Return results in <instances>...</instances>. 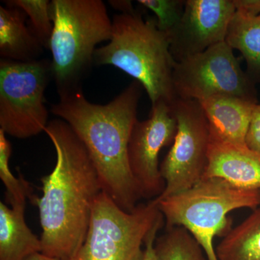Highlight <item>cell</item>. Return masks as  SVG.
Segmentation results:
<instances>
[{
  "instance_id": "cell-6",
  "label": "cell",
  "mask_w": 260,
  "mask_h": 260,
  "mask_svg": "<svg viewBox=\"0 0 260 260\" xmlns=\"http://www.w3.org/2000/svg\"><path fill=\"white\" fill-rule=\"evenodd\" d=\"M162 218L154 200L127 212L102 191L94 202L85 241L70 260H139L149 233Z\"/></svg>"
},
{
  "instance_id": "cell-12",
  "label": "cell",
  "mask_w": 260,
  "mask_h": 260,
  "mask_svg": "<svg viewBox=\"0 0 260 260\" xmlns=\"http://www.w3.org/2000/svg\"><path fill=\"white\" fill-rule=\"evenodd\" d=\"M217 177L246 189H260V154L212 139L204 178Z\"/></svg>"
},
{
  "instance_id": "cell-8",
  "label": "cell",
  "mask_w": 260,
  "mask_h": 260,
  "mask_svg": "<svg viewBox=\"0 0 260 260\" xmlns=\"http://www.w3.org/2000/svg\"><path fill=\"white\" fill-rule=\"evenodd\" d=\"M233 50L224 42L177 62L173 74L177 96L200 102L230 95L257 104L256 83L241 68Z\"/></svg>"
},
{
  "instance_id": "cell-16",
  "label": "cell",
  "mask_w": 260,
  "mask_h": 260,
  "mask_svg": "<svg viewBox=\"0 0 260 260\" xmlns=\"http://www.w3.org/2000/svg\"><path fill=\"white\" fill-rule=\"evenodd\" d=\"M225 42L242 53L246 73L254 83L260 82V15L237 11L228 27Z\"/></svg>"
},
{
  "instance_id": "cell-17",
  "label": "cell",
  "mask_w": 260,
  "mask_h": 260,
  "mask_svg": "<svg viewBox=\"0 0 260 260\" xmlns=\"http://www.w3.org/2000/svg\"><path fill=\"white\" fill-rule=\"evenodd\" d=\"M215 251L218 260H260V207L231 229Z\"/></svg>"
},
{
  "instance_id": "cell-24",
  "label": "cell",
  "mask_w": 260,
  "mask_h": 260,
  "mask_svg": "<svg viewBox=\"0 0 260 260\" xmlns=\"http://www.w3.org/2000/svg\"><path fill=\"white\" fill-rule=\"evenodd\" d=\"M237 11L248 15H260V0H233Z\"/></svg>"
},
{
  "instance_id": "cell-10",
  "label": "cell",
  "mask_w": 260,
  "mask_h": 260,
  "mask_svg": "<svg viewBox=\"0 0 260 260\" xmlns=\"http://www.w3.org/2000/svg\"><path fill=\"white\" fill-rule=\"evenodd\" d=\"M177 130L172 104L166 102L152 105L148 119L135 123L128 145V161L142 198L156 199L164 192L166 182L160 174L159 153L174 143Z\"/></svg>"
},
{
  "instance_id": "cell-4",
  "label": "cell",
  "mask_w": 260,
  "mask_h": 260,
  "mask_svg": "<svg viewBox=\"0 0 260 260\" xmlns=\"http://www.w3.org/2000/svg\"><path fill=\"white\" fill-rule=\"evenodd\" d=\"M49 42L53 80L59 95L82 90L100 43L110 41L112 20L102 0H52Z\"/></svg>"
},
{
  "instance_id": "cell-13",
  "label": "cell",
  "mask_w": 260,
  "mask_h": 260,
  "mask_svg": "<svg viewBox=\"0 0 260 260\" xmlns=\"http://www.w3.org/2000/svg\"><path fill=\"white\" fill-rule=\"evenodd\" d=\"M212 139L245 147L246 137L256 103L242 98L215 95L200 102Z\"/></svg>"
},
{
  "instance_id": "cell-7",
  "label": "cell",
  "mask_w": 260,
  "mask_h": 260,
  "mask_svg": "<svg viewBox=\"0 0 260 260\" xmlns=\"http://www.w3.org/2000/svg\"><path fill=\"white\" fill-rule=\"evenodd\" d=\"M53 79L51 61H0V129L26 139L44 132L49 112L46 89Z\"/></svg>"
},
{
  "instance_id": "cell-2",
  "label": "cell",
  "mask_w": 260,
  "mask_h": 260,
  "mask_svg": "<svg viewBox=\"0 0 260 260\" xmlns=\"http://www.w3.org/2000/svg\"><path fill=\"white\" fill-rule=\"evenodd\" d=\"M142 85L133 80L107 104H93L82 90L59 95L51 112L69 124L88 150L103 191L121 209L131 212L141 196L128 161V145L138 121Z\"/></svg>"
},
{
  "instance_id": "cell-20",
  "label": "cell",
  "mask_w": 260,
  "mask_h": 260,
  "mask_svg": "<svg viewBox=\"0 0 260 260\" xmlns=\"http://www.w3.org/2000/svg\"><path fill=\"white\" fill-rule=\"evenodd\" d=\"M5 4L23 10L29 19V26L39 39L44 49H49L53 21L51 16V2L49 0H10Z\"/></svg>"
},
{
  "instance_id": "cell-5",
  "label": "cell",
  "mask_w": 260,
  "mask_h": 260,
  "mask_svg": "<svg viewBox=\"0 0 260 260\" xmlns=\"http://www.w3.org/2000/svg\"><path fill=\"white\" fill-rule=\"evenodd\" d=\"M154 201L164 216L166 229L185 228L208 260H218L213 240L231 230L228 214L240 208L256 209L260 189H243L220 178H204L187 190Z\"/></svg>"
},
{
  "instance_id": "cell-9",
  "label": "cell",
  "mask_w": 260,
  "mask_h": 260,
  "mask_svg": "<svg viewBox=\"0 0 260 260\" xmlns=\"http://www.w3.org/2000/svg\"><path fill=\"white\" fill-rule=\"evenodd\" d=\"M172 109L177 119V134L160 166L166 188L155 200L190 189L203 179L208 167L210 133L201 104L177 98Z\"/></svg>"
},
{
  "instance_id": "cell-14",
  "label": "cell",
  "mask_w": 260,
  "mask_h": 260,
  "mask_svg": "<svg viewBox=\"0 0 260 260\" xmlns=\"http://www.w3.org/2000/svg\"><path fill=\"white\" fill-rule=\"evenodd\" d=\"M44 47L29 25L23 10L6 5L0 6V56L20 62L37 60Z\"/></svg>"
},
{
  "instance_id": "cell-21",
  "label": "cell",
  "mask_w": 260,
  "mask_h": 260,
  "mask_svg": "<svg viewBox=\"0 0 260 260\" xmlns=\"http://www.w3.org/2000/svg\"><path fill=\"white\" fill-rule=\"evenodd\" d=\"M186 0H138L156 16L159 30L168 36L172 34L182 18Z\"/></svg>"
},
{
  "instance_id": "cell-1",
  "label": "cell",
  "mask_w": 260,
  "mask_h": 260,
  "mask_svg": "<svg viewBox=\"0 0 260 260\" xmlns=\"http://www.w3.org/2000/svg\"><path fill=\"white\" fill-rule=\"evenodd\" d=\"M55 148L52 172L42 179L38 207L43 254L70 260L85 241L94 202L103 189L88 150L69 124L56 119L44 130Z\"/></svg>"
},
{
  "instance_id": "cell-23",
  "label": "cell",
  "mask_w": 260,
  "mask_h": 260,
  "mask_svg": "<svg viewBox=\"0 0 260 260\" xmlns=\"http://www.w3.org/2000/svg\"><path fill=\"white\" fill-rule=\"evenodd\" d=\"M165 225L164 218H162L157 222L149 233L148 237L145 239L144 249L139 260H157L155 250V242L157 239V234L160 229Z\"/></svg>"
},
{
  "instance_id": "cell-15",
  "label": "cell",
  "mask_w": 260,
  "mask_h": 260,
  "mask_svg": "<svg viewBox=\"0 0 260 260\" xmlns=\"http://www.w3.org/2000/svg\"><path fill=\"white\" fill-rule=\"evenodd\" d=\"M25 209L0 202V260H25L42 252V241L27 225Z\"/></svg>"
},
{
  "instance_id": "cell-19",
  "label": "cell",
  "mask_w": 260,
  "mask_h": 260,
  "mask_svg": "<svg viewBox=\"0 0 260 260\" xmlns=\"http://www.w3.org/2000/svg\"><path fill=\"white\" fill-rule=\"evenodd\" d=\"M12 146L6 134L0 129V179L6 188V200L10 207H25L26 200H31L32 188L20 174L15 177L10 169Z\"/></svg>"
},
{
  "instance_id": "cell-26",
  "label": "cell",
  "mask_w": 260,
  "mask_h": 260,
  "mask_svg": "<svg viewBox=\"0 0 260 260\" xmlns=\"http://www.w3.org/2000/svg\"><path fill=\"white\" fill-rule=\"evenodd\" d=\"M25 260H61L56 259V258L51 257V256L46 255L43 254L42 252L36 253V254H32L31 256H29Z\"/></svg>"
},
{
  "instance_id": "cell-25",
  "label": "cell",
  "mask_w": 260,
  "mask_h": 260,
  "mask_svg": "<svg viewBox=\"0 0 260 260\" xmlns=\"http://www.w3.org/2000/svg\"><path fill=\"white\" fill-rule=\"evenodd\" d=\"M109 4L112 5V8L116 10H119L120 13H127L134 12L135 9L133 7V3L131 1L126 0H112L109 1Z\"/></svg>"
},
{
  "instance_id": "cell-3",
  "label": "cell",
  "mask_w": 260,
  "mask_h": 260,
  "mask_svg": "<svg viewBox=\"0 0 260 260\" xmlns=\"http://www.w3.org/2000/svg\"><path fill=\"white\" fill-rule=\"evenodd\" d=\"M94 64L112 65L139 82L152 105L177 100L173 81L177 61L169 36L159 30L156 19H144L136 10L114 15L112 37L95 49Z\"/></svg>"
},
{
  "instance_id": "cell-18",
  "label": "cell",
  "mask_w": 260,
  "mask_h": 260,
  "mask_svg": "<svg viewBox=\"0 0 260 260\" xmlns=\"http://www.w3.org/2000/svg\"><path fill=\"white\" fill-rule=\"evenodd\" d=\"M157 260H208L205 251L185 228L166 229L155 242Z\"/></svg>"
},
{
  "instance_id": "cell-11",
  "label": "cell",
  "mask_w": 260,
  "mask_h": 260,
  "mask_svg": "<svg viewBox=\"0 0 260 260\" xmlns=\"http://www.w3.org/2000/svg\"><path fill=\"white\" fill-rule=\"evenodd\" d=\"M236 13L233 0H186L180 22L169 35L177 62L224 42Z\"/></svg>"
},
{
  "instance_id": "cell-22",
  "label": "cell",
  "mask_w": 260,
  "mask_h": 260,
  "mask_svg": "<svg viewBox=\"0 0 260 260\" xmlns=\"http://www.w3.org/2000/svg\"><path fill=\"white\" fill-rule=\"evenodd\" d=\"M248 148L260 154V104H256L251 115L246 137Z\"/></svg>"
}]
</instances>
